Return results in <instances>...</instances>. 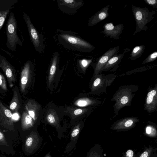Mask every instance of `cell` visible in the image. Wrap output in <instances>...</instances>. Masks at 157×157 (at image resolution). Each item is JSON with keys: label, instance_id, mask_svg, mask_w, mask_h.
<instances>
[{"label": "cell", "instance_id": "obj_1", "mask_svg": "<svg viewBox=\"0 0 157 157\" xmlns=\"http://www.w3.org/2000/svg\"><path fill=\"white\" fill-rule=\"evenodd\" d=\"M57 40L65 48L80 52H90L95 47L73 32L57 29Z\"/></svg>", "mask_w": 157, "mask_h": 157}, {"label": "cell", "instance_id": "obj_2", "mask_svg": "<svg viewBox=\"0 0 157 157\" xmlns=\"http://www.w3.org/2000/svg\"><path fill=\"white\" fill-rule=\"evenodd\" d=\"M132 13L136 24V30L133 35L142 30L146 31L148 29L147 25L154 18L155 11H150L145 7H141L132 5Z\"/></svg>", "mask_w": 157, "mask_h": 157}, {"label": "cell", "instance_id": "obj_3", "mask_svg": "<svg viewBox=\"0 0 157 157\" xmlns=\"http://www.w3.org/2000/svg\"><path fill=\"white\" fill-rule=\"evenodd\" d=\"M17 25L16 19L13 12L10 13L6 24V45L9 49L16 50L17 44L22 46V43L19 38L17 33Z\"/></svg>", "mask_w": 157, "mask_h": 157}, {"label": "cell", "instance_id": "obj_4", "mask_svg": "<svg viewBox=\"0 0 157 157\" xmlns=\"http://www.w3.org/2000/svg\"><path fill=\"white\" fill-rule=\"evenodd\" d=\"M23 17L34 49L39 54H40L44 48V42L45 40L44 36L37 31L32 22L29 16L24 12H23Z\"/></svg>", "mask_w": 157, "mask_h": 157}, {"label": "cell", "instance_id": "obj_5", "mask_svg": "<svg viewBox=\"0 0 157 157\" xmlns=\"http://www.w3.org/2000/svg\"><path fill=\"white\" fill-rule=\"evenodd\" d=\"M58 8L63 13L70 15L76 13L84 4L82 0H57Z\"/></svg>", "mask_w": 157, "mask_h": 157}, {"label": "cell", "instance_id": "obj_6", "mask_svg": "<svg viewBox=\"0 0 157 157\" xmlns=\"http://www.w3.org/2000/svg\"><path fill=\"white\" fill-rule=\"evenodd\" d=\"M0 68L4 73L7 79L9 86H13L16 80L15 68L8 61L6 58L0 54Z\"/></svg>", "mask_w": 157, "mask_h": 157}, {"label": "cell", "instance_id": "obj_7", "mask_svg": "<svg viewBox=\"0 0 157 157\" xmlns=\"http://www.w3.org/2000/svg\"><path fill=\"white\" fill-rule=\"evenodd\" d=\"M104 30L101 32L106 36H109L114 40H118L124 29V25L122 24L114 26L112 23H107L103 26Z\"/></svg>", "mask_w": 157, "mask_h": 157}, {"label": "cell", "instance_id": "obj_8", "mask_svg": "<svg viewBox=\"0 0 157 157\" xmlns=\"http://www.w3.org/2000/svg\"><path fill=\"white\" fill-rule=\"evenodd\" d=\"M119 47H114L109 48L99 59L95 68V75H97L108 61L113 56L118 54Z\"/></svg>", "mask_w": 157, "mask_h": 157}, {"label": "cell", "instance_id": "obj_9", "mask_svg": "<svg viewBox=\"0 0 157 157\" xmlns=\"http://www.w3.org/2000/svg\"><path fill=\"white\" fill-rule=\"evenodd\" d=\"M29 135L26 140V146L32 152L36 151L41 146L43 138L36 132H32Z\"/></svg>", "mask_w": 157, "mask_h": 157}, {"label": "cell", "instance_id": "obj_10", "mask_svg": "<svg viewBox=\"0 0 157 157\" xmlns=\"http://www.w3.org/2000/svg\"><path fill=\"white\" fill-rule=\"evenodd\" d=\"M138 121L133 118H128L119 121L113 124L110 128L112 130L125 131L132 128Z\"/></svg>", "mask_w": 157, "mask_h": 157}, {"label": "cell", "instance_id": "obj_11", "mask_svg": "<svg viewBox=\"0 0 157 157\" xmlns=\"http://www.w3.org/2000/svg\"><path fill=\"white\" fill-rule=\"evenodd\" d=\"M32 65L30 61L26 62L21 71L20 86L22 93L25 92L28 85L31 71Z\"/></svg>", "mask_w": 157, "mask_h": 157}, {"label": "cell", "instance_id": "obj_12", "mask_svg": "<svg viewBox=\"0 0 157 157\" xmlns=\"http://www.w3.org/2000/svg\"><path fill=\"white\" fill-rule=\"evenodd\" d=\"M109 5L102 8L91 17L88 21L89 27L93 26L106 18L109 16L108 11Z\"/></svg>", "mask_w": 157, "mask_h": 157}, {"label": "cell", "instance_id": "obj_13", "mask_svg": "<svg viewBox=\"0 0 157 157\" xmlns=\"http://www.w3.org/2000/svg\"><path fill=\"white\" fill-rule=\"evenodd\" d=\"M81 130V125L80 124H78L74 127L71 133L70 141L66 147L64 153H66L71 151L75 146Z\"/></svg>", "mask_w": 157, "mask_h": 157}, {"label": "cell", "instance_id": "obj_14", "mask_svg": "<svg viewBox=\"0 0 157 157\" xmlns=\"http://www.w3.org/2000/svg\"><path fill=\"white\" fill-rule=\"evenodd\" d=\"M130 51V49L126 48L124 49L123 53L121 54H117L111 57L101 69V71L108 70L119 64L121 62L124 54Z\"/></svg>", "mask_w": 157, "mask_h": 157}, {"label": "cell", "instance_id": "obj_15", "mask_svg": "<svg viewBox=\"0 0 157 157\" xmlns=\"http://www.w3.org/2000/svg\"><path fill=\"white\" fill-rule=\"evenodd\" d=\"M0 121L9 125L13 124V119L11 111L0 102Z\"/></svg>", "mask_w": 157, "mask_h": 157}, {"label": "cell", "instance_id": "obj_16", "mask_svg": "<svg viewBox=\"0 0 157 157\" xmlns=\"http://www.w3.org/2000/svg\"><path fill=\"white\" fill-rule=\"evenodd\" d=\"M157 104V92L153 90L147 94L146 98L145 107L149 111H152L156 108Z\"/></svg>", "mask_w": 157, "mask_h": 157}, {"label": "cell", "instance_id": "obj_17", "mask_svg": "<svg viewBox=\"0 0 157 157\" xmlns=\"http://www.w3.org/2000/svg\"><path fill=\"white\" fill-rule=\"evenodd\" d=\"M27 111L34 121L37 119L39 112V109L37 105L34 102L30 101H29L25 105Z\"/></svg>", "mask_w": 157, "mask_h": 157}, {"label": "cell", "instance_id": "obj_18", "mask_svg": "<svg viewBox=\"0 0 157 157\" xmlns=\"http://www.w3.org/2000/svg\"><path fill=\"white\" fill-rule=\"evenodd\" d=\"M59 54L58 52L54 53L51 59L48 78L49 82H50L55 75L57 66L59 62Z\"/></svg>", "mask_w": 157, "mask_h": 157}, {"label": "cell", "instance_id": "obj_19", "mask_svg": "<svg viewBox=\"0 0 157 157\" xmlns=\"http://www.w3.org/2000/svg\"><path fill=\"white\" fill-rule=\"evenodd\" d=\"M85 157H104L103 149L101 145L99 144H94Z\"/></svg>", "mask_w": 157, "mask_h": 157}, {"label": "cell", "instance_id": "obj_20", "mask_svg": "<svg viewBox=\"0 0 157 157\" xmlns=\"http://www.w3.org/2000/svg\"><path fill=\"white\" fill-rule=\"evenodd\" d=\"M21 123L23 128L27 129L32 127L34 124V122L28 113L25 112L22 115Z\"/></svg>", "mask_w": 157, "mask_h": 157}, {"label": "cell", "instance_id": "obj_21", "mask_svg": "<svg viewBox=\"0 0 157 157\" xmlns=\"http://www.w3.org/2000/svg\"><path fill=\"white\" fill-rule=\"evenodd\" d=\"M157 151V148H154L151 145L148 147L144 146L143 151L136 154L135 157H151Z\"/></svg>", "mask_w": 157, "mask_h": 157}, {"label": "cell", "instance_id": "obj_22", "mask_svg": "<svg viewBox=\"0 0 157 157\" xmlns=\"http://www.w3.org/2000/svg\"><path fill=\"white\" fill-rule=\"evenodd\" d=\"M145 47L143 45L135 46L133 49L130 55L131 60H135L140 57L144 52Z\"/></svg>", "mask_w": 157, "mask_h": 157}, {"label": "cell", "instance_id": "obj_23", "mask_svg": "<svg viewBox=\"0 0 157 157\" xmlns=\"http://www.w3.org/2000/svg\"><path fill=\"white\" fill-rule=\"evenodd\" d=\"M17 92L14 90L13 98L11 101L10 106V109L14 111H17L20 108L21 105L20 97Z\"/></svg>", "mask_w": 157, "mask_h": 157}, {"label": "cell", "instance_id": "obj_24", "mask_svg": "<svg viewBox=\"0 0 157 157\" xmlns=\"http://www.w3.org/2000/svg\"><path fill=\"white\" fill-rule=\"evenodd\" d=\"M145 134L150 137L156 138L157 136V130L152 126H147L146 128Z\"/></svg>", "mask_w": 157, "mask_h": 157}, {"label": "cell", "instance_id": "obj_25", "mask_svg": "<svg viewBox=\"0 0 157 157\" xmlns=\"http://www.w3.org/2000/svg\"><path fill=\"white\" fill-rule=\"evenodd\" d=\"M91 102L87 98H81L77 100L75 102V105L80 107H84L90 104Z\"/></svg>", "mask_w": 157, "mask_h": 157}, {"label": "cell", "instance_id": "obj_26", "mask_svg": "<svg viewBox=\"0 0 157 157\" xmlns=\"http://www.w3.org/2000/svg\"><path fill=\"white\" fill-rule=\"evenodd\" d=\"M157 57V52L155 51L149 55L143 61V64L155 61Z\"/></svg>", "mask_w": 157, "mask_h": 157}, {"label": "cell", "instance_id": "obj_27", "mask_svg": "<svg viewBox=\"0 0 157 157\" xmlns=\"http://www.w3.org/2000/svg\"><path fill=\"white\" fill-rule=\"evenodd\" d=\"M9 11V10H7L5 11L0 12V30L2 27Z\"/></svg>", "mask_w": 157, "mask_h": 157}, {"label": "cell", "instance_id": "obj_28", "mask_svg": "<svg viewBox=\"0 0 157 157\" xmlns=\"http://www.w3.org/2000/svg\"><path fill=\"white\" fill-rule=\"evenodd\" d=\"M47 119L48 122L50 124L56 125L57 123L56 118L55 116L52 113H49L47 115Z\"/></svg>", "mask_w": 157, "mask_h": 157}, {"label": "cell", "instance_id": "obj_29", "mask_svg": "<svg viewBox=\"0 0 157 157\" xmlns=\"http://www.w3.org/2000/svg\"><path fill=\"white\" fill-rule=\"evenodd\" d=\"M0 87L3 90H7L5 78L3 75L0 73Z\"/></svg>", "mask_w": 157, "mask_h": 157}, {"label": "cell", "instance_id": "obj_30", "mask_svg": "<svg viewBox=\"0 0 157 157\" xmlns=\"http://www.w3.org/2000/svg\"><path fill=\"white\" fill-rule=\"evenodd\" d=\"M136 154L131 149H128L122 153V157H135Z\"/></svg>", "mask_w": 157, "mask_h": 157}, {"label": "cell", "instance_id": "obj_31", "mask_svg": "<svg viewBox=\"0 0 157 157\" xmlns=\"http://www.w3.org/2000/svg\"><path fill=\"white\" fill-rule=\"evenodd\" d=\"M92 59H83L81 60H80V63L81 64V66L83 68H86L89 65L91 62Z\"/></svg>", "mask_w": 157, "mask_h": 157}, {"label": "cell", "instance_id": "obj_32", "mask_svg": "<svg viewBox=\"0 0 157 157\" xmlns=\"http://www.w3.org/2000/svg\"><path fill=\"white\" fill-rule=\"evenodd\" d=\"M144 1L148 5L157 8V0H144Z\"/></svg>", "mask_w": 157, "mask_h": 157}, {"label": "cell", "instance_id": "obj_33", "mask_svg": "<svg viewBox=\"0 0 157 157\" xmlns=\"http://www.w3.org/2000/svg\"><path fill=\"white\" fill-rule=\"evenodd\" d=\"M128 97L126 96H124L120 99V102L122 105H124L127 104L129 101Z\"/></svg>", "mask_w": 157, "mask_h": 157}, {"label": "cell", "instance_id": "obj_34", "mask_svg": "<svg viewBox=\"0 0 157 157\" xmlns=\"http://www.w3.org/2000/svg\"><path fill=\"white\" fill-rule=\"evenodd\" d=\"M101 79L100 78H97L94 82L93 86L94 87H96L99 85L100 83Z\"/></svg>", "mask_w": 157, "mask_h": 157}, {"label": "cell", "instance_id": "obj_35", "mask_svg": "<svg viewBox=\"0 0 157 157\" xmlns=\"http://www.w3.org/2000/svg\"><path fill=\"white\" fill-rule=\"evenodd\" d=\"M83 111V110L82 109H78L75 110L73 113L75 115H78L82 113Z\"/></svg>", "mask_w": 157, "mask_h": 157}, {"label": "cell", "instance_id": "obj_36", "mask_svg": "<svg viewBox=\"0 0 157 157\" xmlns=\"http://www.w3.org/2000/svg\"><path fill=\"white\" fill-rule=\"evenodd\" d=\"M4 136L3 134L2 133L0 130V141H3L4 140Z\"/></svg>", "mask_w": 157, "mask_h": 157}, {"label": "cell", "instance_id": "obj_37", "mask_svg": "<svg viewBox=\"0 0 157 157\" xmlns=\"http://www.w3.org/2000/svg\"><path fill=\"white\" fill-rule=\"evenodd\" d=\"M13 119L17 120L18 117V116L17 114H14L12 116Z\"/></svg>", "mask_w": 157, "mask_h": 157}, {"label": "cell", "instance_id": "obj_38", "mask_svg": "<svg viewBox=\"0 0 157 157\" xmlns=\"http://www.w3.org/2000/svg\"><path fill=\"white\" fill-rule=\"evenodd\" d=\"M44 157H53L51 155V152H49Z\"/></svg>", "mask_w": 157, "mask_h": 157}, {"label": "cell", "instance_id": "obj_39", "mask_svg": "<svg viewBox=\"0 0 157 157\" xmlns=\"http://www.w3.org/2000/svg\"><path fill=\"white\" fill-rule=\"evenodd\" d=\"M151 157H157V152H155L153 155Z\"/></svg>", "mask_w": 157, "mask_h": 157}]
</instances>
